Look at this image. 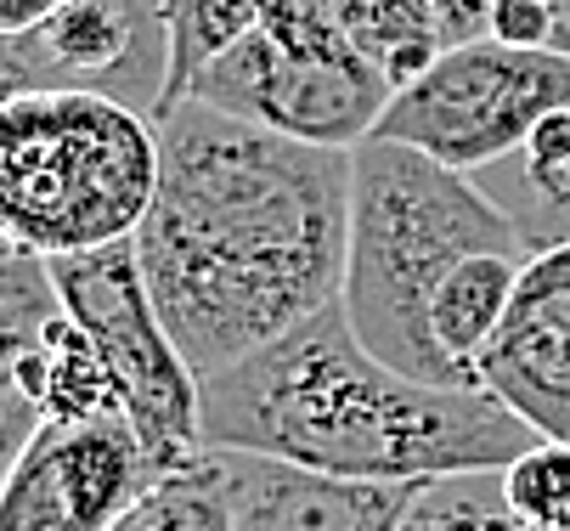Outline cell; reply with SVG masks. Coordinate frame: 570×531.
Here are the masks:
<instances>
[{
	"label": "cell",
	"instance_id": "d6986e66",
	"mask_svg": "<svg viewBox=\"0 0 570 531\" xmlns=\"http://www.w3.org/2000/svg\"><path fill=\"white\" fill-rule=\"evenodd\" d=\"M57 7H68V0H0V35H23Z\"/></svg>",
	"mask_w": 570,
	"mask_h": 531
},
{
	"label": "cell",
	"instance_id": "44dd1931",
	"mask_svg": "<svg viewBox=\"0 0 570 531\" xmlns=\"http://www.w3.org/2000/svg\"><path fill=\"white\" fill-rule=\"evenodd\" d=\"M559 215H564V226H570V181L559 187Z\"/></svg>",
	"mask_w": 570,
	"mask_h": 531
},
{
	"label": "cell",
	"instance_id": "8992f818",
	"mask_svg": "<svg viewBox=\"0 0 570 531\" xmlns=\"http://www.w3.org/2000/svg\"><path fill=\"white\" fill-rule=\"evenodd\" d=\"M570 108V51L503 46L492 35L441 46L413 80L395 86L373 136L406 141L446 170H485L531 141V130Z\"/></svg>",
	"mask_w": 570,
	"mask_h": 531
},
{
	"label": "cell",
	"instance_id": "e0dca14e",
	"mask_svg": "<svg viewBox=\"0 0 570 531\" xmlns=\"http://www.w3.org/2000/svg\"><path fill=\"white\" fill-rule=\"evenodd\" d=\"M485 35L503 46H553L559 35V0H498Z\"/></svg>",
	"mask_w": 570,
	"mask_h": 531
},
{
	"label": "cell",
	"instance_id": "2e32d148",
	"mask_svg": "<svg viewBox=\"0 0 570 531\" xmlns=\"http://www.w3.org/2000/svg\"><path fill=\"white\" fill-rule=\"evenodd\" d=\"M503 498L525 531H570V441H537L503 470Z\"/></svg>",
	"mask_w": 570,
	"mask_h": 531
},
{
	"label": "cell",
	"instance_id": "5bb4252c",
	"mask_svg": "<svg viewBox=\"0 0 570 531\" xmlns=\"http://www.w3.org/2000/svg\"><path fill=\"white\" fill-rule=\"evenodd\" d=\"M114 531H232V503H226L220 459L204 452L198 464L158 475L153 492Z\"/></svg>",
	"mask_w": 570,
	"mask_h": 531
},
{
	"label": "cell",
	"instance_id": "8fae6325",
	"mask_svg": "<svg viewBox=\"0 0 570 531\" xmlns=\"http://www.w3.org/2000/svg\"><path fill=\"white\" fill-rule=\"evenodd\" d=\"M232 531H395L424 486L340 481L261 452H215Z\"/></svg>",
	"mask_w": 570,
	"mask_h": 531
},
{
	"label": "cell",
	"instance_id": "5b68a950",
	"mask_svg": "<svg viewBox=\"0 0 570 531\" xmlns=\"http://www.w3.org/2000/svg\"><path fill=\"white\" fill-rule=\"evenodd\" d=\"M187 97L316 147H362L395 80L334 0H277L249 35L204 62Z\"/></svg>",
	"mask_w": 570,
	"mask_h": 531
},
{
	"label": "cell",
	"instance_id": "7c38bea8",
	"mask_svg": "<svg viewBox=\"0 0 570 531\" xmlns=\"http://www.w3.org/2000/svg\"><path fill=\"white\" fill-rule=\"evenodd\" d=\"M272 7L277 0H165V12H170V97H165V108H176L204 73V62L220 57L232 40H243Z\"/></svg>",
	"mask_w": 570,
	"mask_h": 531
},
{
	"label": "cell",
	"instance_id": "6da1fadb",
	"mask_svg": "<svg viewBox=\"0 0 570 531\" xmlns=\"http://www.w3.org/2000/svg\"><path fill=\"white\" fill-rule=\"evenodd\" d=\"M356 147H316L198 97L158 114L136 260L198 378L340 306Z\"/></svg>",
	"mask_w": 570,
	"mask_h": 531
},
{
	"label": "cell",
	"instance_id": "ffe728a7",
	"mask_svg": "<svg viewBox=\"0 0 570 531\" xmlns=\"http://www.w3.org/2000/svg\"><path fill=\"white\" fill-rule=\"evenodd\" d=\"M559 51H570V7H559V35H553Z\"/></svg>",
	"mask_w": 570,
	"mask_h": 531
},
{
	"label": "cell",
	"instance_id": "7402d4cb",
	"mask_svg": "<svg viewBox=\"0 0 570 531\" xmlns=\"http://www.w3.org/2000/svg\"><path fill=\"white\" fill-rule=\"evenodd\" d=\"M559 7H570V0H559Z\"/></svg>",
	"mask_w": 570,
	"mask_h": 531
},
{
	"label": "cell",
	"instance_id": "ac0fdd59",
	"mask_svg": "<svg viewBox=\"0 0 570 531\" xmlns=\"http://www.w3.org/2000/svg\"><path fill=\"white\" fill-rule=\"evenodd\" d=\"M498 0H435V23H441V46H458V40H480L485 35V18H492Z\"/></svg>",
	"mask_w": 570,
	"mask_h": 531
},
{
	"label": "cell",
	"instance_id": "30bf717a",
	"mask_svg": "<svg viewBox=\"0 0 570 531\" xmlns=\"http://www.w3.org/2000/svg\"><path fill=\"white\" fill-rule=\"evenodd\" d=\"M480 391L542 441H570V238L531 255L492 351L480 356Z\"/></svg>",
	"mask_w": 570,
	"mask_h": 531
},
{
	"label": "cell",
	"instance_id": "ba28073f",
	"mask_svg": "<svg viewBox=\"0 0 570 531\" xmlns=\"http://www.w3.org/2000/svg\"><path fill=\"white\" fill-rule=\"evenodd\" d=\"M7 97L18 91H102L158 119L170 97V12L165 0H68L0 46Z\"/></svg>",
	"mask_w": 570,
	"mask_h": 531
},
{
	"label": "cell",
	"instance_id": "277c9868",
	"mask_svg": "<svg viewBox=\"0 0 570 531\" xmlns=\"http://www.w3.org/2000/svg\"><path fill=\"white\" fill-rule=\"evenodd\" d=\"M158 193V119L102 91L0 102V220L29 255L130 244Z\"/></svg>",
	"mask_w": 570,
	"mask_h": 531
},
{
	"label": "cell",
	"instance_id": "7a4b0ae2",
	"mask_svg": "<svg viewBox=\"0 0 570 531\" xmlns=\"http://www.w3.org/2000/svg\"><path fill=\"white\" fill-rule=\"evenodd\" d=\"M542 435L492 391L430 385L373 356L345 306L204 378V446L261 452L340 481L430 486L503 475Z\"/></svg>",
	"mask_w": 570,
	"mask_h": 531
},
{
	"label": "cell",
	"instance_id": "9c48e42d",
	"mask_svg": "<svg viewBox=\"0 0 570 531\" xmlns=\"http://www.w3.org/2000/svg\"><path fill=\"white\" fill-rule=\"evenodd\" d=\"M165 475L125 413L57 419L7 464L0 531H114Z\"/></svg>",
	"mask_w": 570,
	"mask_h": 531
},
{
	"label": "cell",
	"instance_id": "4fadbf2b",
	"mask_svg": "<svg viewBox=\"0 0 570 531\" xmlns=\"http://www.w3.org/2000/svg\"><path fill=\"white\" fill-rule=\"evenodd\" d=\"M351 35L390 68V80L406 86L441 51L435 0H334Z\"/></svg>",
	"mask_w": 570,
	"mask_h": 531
},
{
	"label": "cell",
	"instance_id": "9a60e30c",
	"mask_svg": "<svg viewBox=\"0 0 570 531\" xmlns=\"http://www.w3.org/2000/svg\"><path fill=\"white\" fill-rule=\"evenodd\" d=\"M395 531H525L503 498V475H452L430 481Z\"/></svg>",
	"mask_w": 570,
	"mask_h": 531
},
{
	"label": "cell",
	"instance_id": "3957f363",
	"mask_svg": "<svg viewBox=\"0 0 570 531\" xmlns=\"http://www.w3.org/2000/svg\"><path fill=\"white\" fill-rule=\"evenodd\" d=\"M492 249L537 255L531 233L498 204V193L406 141L367 136L356 147L340 306L373 356L430 385H452L430 340V306L469 255Z\"/></svg>",
	"mask_w": 570,
	"mask_h": 531
},
{
	"label": "cell",
	"instance_id": "52a82bcc",
	"mask_svg": "<svg viewBox=\"0 0 570 531\" xmlns=\"http://www.w3.org/2000/svg\"><path fill=\"white\" fill-rule=\"evenodd\" d=\"M51 277H57L62 306L97 340L119 385L125 419L136 424L153 464L165 475L198 464L209 452L204 446V378L193 373V362L181 356L176 334L153 306L141 260H136V238L86 249V255H57Z\"/></svg>",
	"mask_w": 570,
	"mask_h": 531
}]
</instances>
